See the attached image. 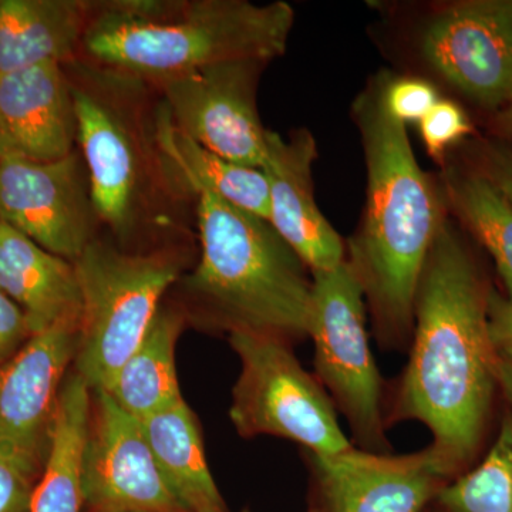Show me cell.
<instances>
[{
  "label": "cell",
  "mask_w": 512,
  "mask_h": 512,
  "mask_svg": "<svg viewBox=\"0 0 512 512\" xmlns=\"http://www.w3.org/2000/svg\"><path fill=\"white\" fill-rule=\"evenodd\" d=\"M490 291L466 242L446 220L421 272L409 362L386 423L424 424L433 437L430 448L451 478L476 456L498 389Z\"/></svg>",
  "instance_id": "6da1fadb"
},
{
  "label": "cell",
  "mask_w": 512,
  "mask_h": 512,
  "mask_svg": "<svg viewBox=\"0 0 512 512\" xmlns=\"http://www.w3.org/2000/svg\"><path fill=\"white\" fill-rule=\"evenodd\" d=\"M64 69L100 227L131 251L181 244L195 197L161 153L156 87L80 56Z\"/></svg>",
  "instance_id": "7a4b0ae2"
},
{
  "label": "cell",
  "mask_w": 512,
  "mask_h": 512,
  "mask_svg": "<svg viewBox=\"0 0 512 512\" xmlns=\"http://www.w3.org/2000/svg\"><path fill=\"white\" fill-rule=\"evenodd\" d=\"M384 74L353 104L367 168L365 220L346 259L383 350L409 349L421 272L444 218L443 192L421 170L407 127L384 104Z\"/></svg>",
  "instance_id": "3957f363"
},
{
  "label": "cell",
  "mask_w": 512,
  "mask_h": 512,
  "mask_svg": "<svg viewBox=\"0 0 512 512\" xmlns=\"http://www.w3.org/2000/svg\"><path fill=\"white\" fill-rule=\"evenodd\" d=\"M295 12L286 2L90 0L80 57L150 84L234 60L284 55Z\"/></svg>",
  "instance_id": "277c9868"
},
{
  "label": "cell",
  "mask_w": 512,
  "mask_h": 512,
  "mask_svg": "<svg viewBox=\"0 0 512 512\" xmlns=\"http://www.w3.org/2000/svg\"><path fill=\"white\" fill-rule=\"evenodd\" d=\"M195 224L200 259L177 282L188 322L289 345L308 338L312 274L271 222L200 192Z\"/></svg>",
  "instance_id": "5b68a950"
},
{
  "label": "cell",
  "mask_w": 512,
  "mask_h": 512,
  "mask_svg": "<svg viewBox=\"0 0 512 512\" xmlns=\"http://www.w3.org/2000/svg\"><path fill=\"white\" fill-rule=\"evenodd\" d=\"M188 256L183 242L131 251L99 235L73 262L82 292L74 372L92 392L109 389L185 274Z\"/></svg>",
  "instance_id": "8992f818"
},
{
  "label": "cell",
  "mask_w": 512,
  "mask_h": 512,
  "mask_svg": "<svg viewBox=\"0 0 512 512\" xmlns=\"http://www.w3.org/2000/svg\"><path fill=\"white\" fill-rule=\"evenodd\" d=\"M228 342L241 363L229 409L239 436L279 437L315 456H335L355 447L325 387L306 372L292 345L249 332L231 333Z\"/></svg>",
  "instance_id": "52a82bcc"
},
{
  "label": "cell",
  "mask_w": 512,
  "mask_h": 512,
  "mask_svg": "<svg viewBox=\"0 0 512 512\" xmlns=\"http://www.w3.org/2000/svg\"><path fill=\"white\" fill-rule=\"evenodd\" d=\"M308 338L315 346V376L345 417L355 447L390 453L383 380L366 326V299L348 262L312 274Z\"/></svg>",
  "instance_id": "ba28073f"
},
{
  "label": "cell",
  "mask_w": 512,
  "mask_h": 512,
  "mask_svg": "<svg viewBox=\"0 0 512 512\" xmlns=\"http://www.w3.org/2000/svg\"><path fill=\"white\" fill-rule=\"evenodd\" d=\"M265 64H211L153 86L185 136L234 163L261 168L269 130L259 117L256 90Z\"/></svg>",
  "instance_id": "9c48e42d"
},
{
  "label": "cell",
  "mask_w": 512,
  "mask_h": 512,
  "mask_svg": "<svg viewBox=\"0 0 512 512\" xmlns=\"http://www.w3.org/2000/svg\"><path fill=\"white\" fill-rule=\"evenodd\" d=\"M0 222L76 262L99 237L89 171L79 148L60 160L0 161Z\"/></svg>",
  "instance_id": "30bf717a"
},
{
  "label": "cell",
  "mask_w": 512,
  "mask_h": 512,
  "mask_svg": "<svg viewBox=\"0 0 512 512\" xmlns=\"http://www.w3.org/2000/svg\"><path fill=\"white\" fill-rule=\"evenodd\" d=\"M82 490L86 512H187L165 483L143 423L103 390L92 392Z\"/></svg>",
  "instance_id": "8fae6325"
},
{
  "label": "cell",
  "mask_w": 512,
  "mask_h": 512,
  "mask_svg": "<svg viewBox=\"0 0 512 512\" xmlns=\"http://www.w3.org/2000/svg\"><path fill=\"white\" fill-rule=\"evenodd\" d=\"M427 63L483 107L512 94V0H468L440 10L421 35Z\"/></svg>",
  "instance_id": "7c38bea8"
},
{
  "label": "cell",
  "mask_w": 512,
  "mask_h": 512,
  "mask_svg": "<svg viewBox=\"0 0 512 512\" xmlns=\"http://www.w3.org/2000/svg\"><path fill=\"white\" fill-rule=\"evenodd\" d=\"M80 322L36 333L0 367V454L42 471L67 370L79 350Z\"/></svg>",
  "instance_id": "4fadbf2b"
},
{
  "label": "cell",
  "mask_w": 512,
  "mask_h": 512,
  "mask_svg": "<svg viewBox=\"0 0 512 512\" xmlns=\"http://www.w3.org/2000/svg\"><path fill=\"white\" fill-rule=\"evenodd\" d=\"M308 461L325 512H424L453 480L430 446L400 456L353 447Z\"/></svg>",
  "instance_id": "5bb4252c"
},
{
  "label": "cell",
  "mask_w": 512,
  "mask_h": 512,
  "mask_svg": "<svg viewBox=\"0 0 512 512\" xmlns=\"http://www.w3.org/2000/svg\"><path fill=\"white\" fill-rule=\"evenodd\" d=\"M316 158L318 147L308 130L293 131L286 140L268 131L261 167L268 183V221L311 274L329 271L346 261L342 238L323 217L313 195Z\"/></svg>",
  "instance_id": "9a60e30c"
},
{
  "label": "cell",
  "mask_w": 512,
  "mask_h": 512,
  "mask_svg": "<svg viewBox=\"0 0 512 512\" xmlns=\"http://www.w3.org/2000/svg\"><path fill=\"white\" fill-rule=\"evenodd\" d=\"M76 148V109L62 64L0 74V161L46 163Z\"/></svg>",
  "instance_id": "2e32d148"
},
{
  "label": "cell",
  "mask_w": 512,
  "mask_h": 512,
  "mask_svg": "<svg viewBox=\"0 0 512 512\" xmlns=\"http://www.w3.org/2000/svg\"><path fill=\"white\" fill-rule=\"evenodd\" d=\"M0 291L25 313L33 335L82 320L76 266L0 222Z\"/></svg>",
  "instance_id": "e0dca14e"
},
{
  "label": "cell",
  "mask_w": 512,
  "mask_h": 512,
  "mask_svg": "<svg viewBox=\"0 0 512 512\" xmlns=\"http://www.w3.org/2000/svg\"><path fill=\"white\" fill-rule=\"evenodd\" d=\"M90 0H0V74L80 56Z\"/></svg>",
  "instance_id": "ac0fdd59"
},
{
  "label": "cell",
  "mask_w": 512,
  "mask_h": 512,
  "mask_svg": "<svg viewBox=\"0 0 512 512\" xmlns=\"http://www.w3.org/2000/svg\"><path fill=\"white\" fill-rule=\"evenodd\" d=\"M187 323L178 303H161L146 336L121 366L109 389L103 390L137 420H146L184 400L175 348Z\"/></svg>",
  "instance_id": "d6986e66"
},
{
  "label": "cell",
  "mask_w": 512,
  "mask_h": 512,
  "mask_svg": "<svg viewBox=\"0 0 512 512\" xmlns=\"http://www.w3.org/2000/svg\"><path fill=\"white\" fill-rule=\"evenodd\" d=\"M171 493L187 512H231L205 457L197 417L185 400L141 421Z\"/></svg>",
  "instance_id": "ffe728a7"
},
{
  "label": "cell",
  "mask_w": 512,
  "mask_h": 512,
  "mask_svg": "<svg viewBox=\"0 0 512 512\" xmlns=\"http://www.w3.org/2000/svg\"><path fill=\"white\" fill-rule=\"evenodd\" d=\"M157 138L165 160L177 171L194 197L207 192L268 221L269 194L264 171L218 156L185 136L175 127L161 97L157 110Z\"/></svg>",
  "instance_id": "44dd1931"
},
{
  "label": "cell",
  "mask_w": 512,
  "mask_h": 512,
  "mask_svg": "<svg viewBox=\"0 0 512 512\" xmlns=\"http://www.w3.org/2000/svg\"><path fill=\"white\" fill-rule=\"evenodd\" d=\"M92 409V389L76 372L64 380L49 453L30 512H83L82 458Z\"/></svg>",
  "instance_id": "7402d4cb"
},
{
  "label": "cell",
  "mask_w": 512,
  "mask_h": 512,
  "mask_svg": "<svg viewBox=\"0 0 512 512\" xmlns=\"http://www.w3.org/2000/svg\"><path fill=\"white\" fill-rule=\"evenodd\" d=\"M446 180L448 200L494 259L512 301V202L481 170L453 171Z\"/></svg>",
  "instance_id": "603a6c76"
},
{
  "label": "cell",
  "mask_w": 512,
  "mask_h": 512,
  "mask_svg": "<svg viewBox=\"0 0 512 512\" xmlns=\"http://www.w3.org/2000/svg\"><path fill=\"white\" fill-rule=\"evenodd\" d=\"M434 504L436 512H512V412L483 461L444 485Z\"/></svg>",
  "instance_id": "cb8c5ba5"
},
{
  "label": "cell",
  "mask_w": 512,
  "mask_h": 512,
  "mask_svg": "<svg viewBox=\"0 0 512 512\" xmlns=\"http://www.w3.org/2000/svg\"><path fill=\"white\" fill-rule=\"evenodd\" d=\"M384 104L392 117L407 127L419 124L439 101L433 84L421 79H390L384 74Z\"/></svg>",
  "instance_id": "d4e9b609"
},
{
  "label": "cell",
  "mask_w": 512,
  "mask_h": 512,
  "mask_svg": "<svg viewBox=\"0 0 512 512\" xmlns=\"http://www.w3.org/2000/svg\"><path fill=\"white\" fill-rule=\"evenodd\" d=\"M421 137L431 157H441L448 147L470 134V120L453 101L439 100L419 123Z\"/></svg>",
  "instance_id": "484cf974"
},
{
  "label": "cell",
  "mask_w": 512,
  "mask_h": 512,
  "mask_svg": "<svg viewBox=\"0 0 512 512\" xmlns=\"http://www.w3.org/2000/svg\"><path fill=\"white\" fill-rule=\"evenodd\" d=\"M42 471L0 454V512H30Z\"/></svg>",
  "instance_id": "4316f807"
},
{
  "label": "cell",
  "mask_w": 512,
  "mask_h": 512,
  "mask_svg": "<svg viewBox=\"0 0 512 512\" xmlns=\"http://www.w3.org/2000/svg\"><path fill=\"white\" fill-rule=\"evenodd\" d=\"M32 336L25 313L0 291V367L8 363Z\"/></svg>",
  "instance_id": "83f0119b"
},
{
  "label": "cell",
  "mask_w": 512,
  "mask_h": 512,
  "mask_svg": "<svg viewBox=\"0 0 512 512\" xmlns=\"http://www.w3.org/2000/svg\"><path fill=\"white\" fill-rule=\"evenodd\" d=\"M488 330L498 356H512V301L491 289L488 295Z\"/></svg>",
  "instance_id": "f1b7e54d"
},
{
  "label": "cell",
  "mask_w": 512,
  "mask_h": 512,
  "mask_svg": "<svg viewBox=\"0 0 512 512\" xmlns=\"http://www.w3.org/2000/svg\"><path fill=\"white\" fill-rule=\"evenodd\" d=\"M481 171L512 202V147L501 143L488 144L483 153Z\"/></svg>",
  "instance_id": "f546056e"
},
{
  "label": "cell",
  "mask_w": 512,
  "mask_h": 512,
  "mask_svg": "<svg viewBox=\"0 0 512 512\" xmlns=\"http://www.w3.org/2000/svg\"><path fill=\"white\" fill-rule=\"evenodd\" d=\"M498 389L512 407V356H498Z\"/></svg>",
  "instance_id": "4dcf8cb0"
},
{
  "label": "cell",
  "mask_w": 512,
  "mask_h": 512,
  "mask_svg": "<svg viewBox=\"0 0 512 512\" xmlns=\"http://www.w3.org/2000/svg\"><path fill=\"white\" fill-rule=\"evenodd\" d=\"M500 121L505 133L512 137V94L507 103H505V110L501 114Z\"/></svg>",
  "instance_id": "1f68e13d"
},
{
  "label": "cell",
  "mask_w": 512,
  "mask_h": 512,
  "mask_svg": "<svg viewBox=\"0 0 512 512\" xmlns=\"http://www.w3.org/2000/svg\"><path fill=\"white\" fill-rule=\"evenodd\" d=\"M308 512H325L320 508V505L318 503L312 504L311 507H309Z\"/></svg>",
  "instance_id": "d6a6232c"
},
{
  "label": "cell",
  "mask_w": 512,
  "mask_h": 512,
  "mask_svg": "<svg viewBox=\"0 0 512 512\" xmlns=\"http://www.w3.org/2000/svg\"><path fill=\"white\" fill-rule=\"evenodd\" d=\"M242 512H252V511L245 510V511H242Z\"/></svg>",
  "instance_id": "836d02e7"
},
{
  "label": "cell",
  "mask_w": 512,
  "mask_h": 512,
  "mask_svg": "<svg viewBox=\"0 0 512 512\" xmlns=\"http://www.w3.org/2000/svg\"><path fill=\"white\" fill-rule=\"evenodd\" d=\"M434 512H436V511H434Z\"/></svg>",
  "instance_id": "e575fe53"
}]
</instances>
